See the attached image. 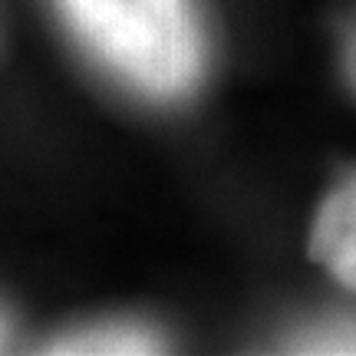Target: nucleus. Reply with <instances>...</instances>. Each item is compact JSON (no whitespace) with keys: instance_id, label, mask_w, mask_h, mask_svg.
<instances>
[{"instance_id":"1","label":"nucleus","mask_w":356,"mask_h":356,"mask_svg":"<svg viewBox=\"0 0 356 356\" xmlns=\"http://www.w3.org/2000/svg\"><path fill=\"white\" fill-rule=\"evenodd\" d=\"M73 33L109 73L152 99L202 83L208 43L195 0H56Z\"/></svg>"},{"instance_id":"2","label":"nucleus","mask_w":356,"mask_h":356,"mask_svg":"<svg viewBox=\"0 0 356 356\" xmlns=\"http://www.w3.org/2000/svg\"><path fill=\"white\" fill-rule=\"evenodd\" d=\"M310 257L337 284L356 291V172L317 208L310 228Z\"/></svg>"},{"instance_id":"3","label":"nucleus","mask_w":356,"mask_h":356,"mask_svg":"<svg viewBox=\"0 0 356 356\" xmlns=\"http://www.w3.org/2000/svg\"><path fill=\"white\" fill-rule=\"evenodd\" d=\"M50 353H159L162 337L142 323H106L60 337L47 346Z\"/></svg>"},{"instance_id":"4","label":"nucleus","mask_w":356,"mask_h":356,"mask_svg":"<svg viewBox=\"0 0 356 356\" xmlns=\"http://www.w3.org/2000/svg\"><path fill=\"white\" fill-rule=\"evenodd\" d=\"M297 353H356V323H327L291 340Z\"/></svg>"},{"instance_id":"5","label":"nucleus","mask_w":356,"mask_h":356,"mask_svg":"<svg viewBox=\"0 0 356 356\" xmlns=\"http://www.w3.org/2000/svg\"><path fill=\"white\" fill-rule=\"evenodd\" d=\"M343 76H346V83H350V89L356 92V26L346 33V43H343Z\"/></svg>"},{"instance_id":"6","label":"nucleus","mask_w":356,"mask_h":356,"mask_svg":"<svg viewBox=\"0 0 356 356\" xmlns=\"http://www.w3.org/2000/svg\"><path fill=\"white\" fill-rule=\"evenodd\" d=\"M3 340H7V320H3V314H0V346H3Z\"/></svg>"}]
</instances>
